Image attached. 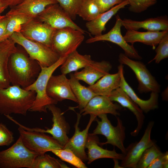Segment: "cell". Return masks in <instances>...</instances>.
<instances>
[{
	"label": "cell",
	"mask_w": 168,
	"mask_h": 168,
	"mask_svg": "<svg viewBox=\"0 0 168 168\" xmlns=\"http://www.w3.org/2000/svg\"><path fill=\"white\" fill-rule=\"evenodd\" d=\"M58 3L55 0H23L19 4L12 7L5 16L34 19L36 18L47 6Z\"/></svg>",
	"instance_id": "cell-17"
},
{
	"label": "cell",
	"mask_w": 168,
	"mask_h": 168,
	"mask_svg": "<svg viewBox=\"0 0 168 168\" xmlns=\"http://www.w3.org/2000/svg\"><path fill=\"white\" fill-rule=\"evenodd\" d=\"M108 97L111 101L116 102L122 106L127 108L135 115L137 125L131 133V135L133 137L138 136L142 128L145 119L142 110L120 87L113 91Z\"/></svg>",
	"instance_id": "cell-19"
},
{
	"label": "cell",
	"mask_w": 168,
	"mask_h": 168,
	"mask_svg": "<svg viewBox=\"0 0 168 168\" xmlns=\"http://www.w3.org/2000/svg\"><path fill=\"white\" fill-rule=\"evenodd\" d=\"M119 61L120 64L128 66L134 72L138 82V90L140 93L160 92V85L142 62L132 60L122 53L119 55Z\"/></svg>",
	"instance_id": "cell-9"
},
{
	"label": "cell",
	"mask_w": 168,
	"mask_h": 168,
	"mask_svg": "<svg viewBox=\"0 0 168 168\" xmlns=\"http://www.w3.org/2000/svg\"><path fill=\"white\" fill-rule=\"evenodd\" d=\"M72 20L77 15L84 0H55Z\"/></svg>",
	"instance_id": "cell-35"
},
{
	"label": "cell",
	"mask_w": 168,
	"mask_h": 168,
	"mask_svg": "<svg viewBox=\"0 0 168 168\" xmlns=\"http://www.w3.org/2000/svg\"><path fill=\"white\" fill-rule=\"evenodd\" d=\"M120 82L121 74L118 69L117 72L107 74L88 87L97 95L108 96L113 91L120 87Z\"/></svg>",
	"instance_id": "cell-27"
},
{
	"label": "cell",
	"mask_w": 168,
	"mask_h": 168,
	"mask_svg": "<svg viewBox=\"0 0 168 168\" xmlns=\"http://www.w3.org/2000/svg\"><path fill=\"white\" fill-rule=\"evenodd\" d=\"M101 13L99 6L94 0H84L77 15L83 20L88 21Z\"/></svg>",
	"instance_id": "cell-31"
},
{
	"label": "cell",
	"mask_w": 168,
	"mask_h": 168,
	"mask_svg": "<svg viewBox=\"0 0 168 168\" xmlns=\"http://www.w3.org/2000/svg\"><path fill=\"white\" fill-rule=\"evenodd\" d=\"M35 92L15 85L0 88V114L26 116L32 105Z\"/></svg>",
	"instance_id": "cell-2"
},
{
	"label": "cell",
	"mask_w": 168,
	"mask_h": 168,
	"mask_svg": "<svg viewBox=\"0 0 168 168\" xmlns=\"http://www.w3.org/2000/svg\"><path fill=\"white\" fill-rule=\"evenodd\" d=\"M77 118L75 125V131L73 136L63 146V148L69 149L72 151L82 161H87V157L85 152L86 143L88 135V132L92 122L95 120L97 116L90 115L89 121L86 128L80 131L79 125L81 115L77 113Z\"/></svg>",
	"instance_id": "cell-16"
},
{
	"label": "cell",
	"mask_w": 168,
	"mask_h": 168,
	"mask_svg": "<svg viewBox=\"0 0 168 168\" xmlns=\"http://www.w3.org/2000/svg\"><path fill=\"white\" fill-rule=\"evenodd\" d=\"M121 22L127 30H137L142 28L149 31L168 30V19L163 17L149 18L142 21L125 18L121 19Z\"/></svg>",
	"instance_id": "cell-24"
},
{
	"label": "cell",
	"mask_w": 168,
	"mask_h": 168,
	"mask_svg": "<svg viewBox=\"0 0 168 168\" xmlns=\"http://www.w3.org/2000/svg\"><path fill=\"white\" fill-rule=\"evenodd\" d=\"M18 131L25 146L38 155L63 148V146L52 137L45 133L26 130L20 126Z\"/></svg>",
	"instance_id": "cell-8"
},
{
	"label": "cell",
	"mask_w": 168,
	"mask_h": 168,
	"mask_svg": "<svg viewBox=\"0 0 168 168\" xmlns=\"http://www.w3.org/2000/svg\"><path fill=\"white\" fill-rule=\"evenodd\" d=\"M125 0H94L99 6L101 13L110 10L114 6L119 4Z\"/></svg>",
	"instance_id": "cell-40"
},
{
	"label": "cell",
	"mask_w": 168,
	"mask_h": 168,
	"mask_svg": "<svg viewBox=\"0 0 168 168\" xmlns=\"http://www.w3.org/2000/svg\"><path fill=\"white\" fill-rule=\"evenodd\" d=\"M21 46L30 57L38 61L41 67H49L57 61L59 56L51 48L25 37L20 31L14 32L9 38Z\"/></svg>",
	"instance_id": "cell-4"
},
{
	"label": "cell",
	"mask_w": 168,
	"mask_h": 168,
	"mask_svg": "<svg viewBox=\"0 0 168 168\" xmlns=\"http://www.w3.org/2000/svg\"><path fill=\"white\" fill-rule=\"evenodd\" d=\"M156 49V55L154 58L150 61V63L155 61L159 63L162 60L168 57V33L161 39Z\"/></svg>",
	"instance_id": "cell-36"
},
{
	"label": "cell",
	"mask_w": 168,
	"mask_h": 168,
	"mask_svg": "<svg viewBox=\"0 0 168 168\" xmlns=\"http://www.w3.org/2000/svg\"><path fill=\"white\" fill-rule=\"evenodd\" d=\"M99 142L96 135L88 134L85 145V148L88 149V164L100 158H110L122 160L124 158L125 155L117 153L114 148L113 150H109L100 147Z\"/></svg>",
	"instance_id": "cell-22"
},
{
	"label": "cell",
	"mask_w": 168,
	"mask_h": 168,
	"mask_svg": "<svg viewBox=\"0 0 168 168\" xmlns=\"http://www.w3.org/2000/svg\"><path fill=\"white\" fill-rule=\"evenodd\" d=\"M38 156L25 146L19 136L12 146L0 151V168H31Z\"/></svg>",
	"instance_id": "cell-5"
},
{
	"label": "cell",
	"mask_w": 168,
	"mask_h": 168,
	"mask_svg": "<svg viewBox=\"0 0 168 168\" xmlns=\"http://www.w3.org/2000/svg\"><path fill=\"white\" fill-rule=\"evenodd\" d=\"M114 162V168H121L122 167L120 166V165L119 164L118 162V160L117 159H113Z\"/></svg>",
	"instance_id": "cell-44"
},
{
	"label": "cell",
	"mask_w": 168,
	"mask_h": 168,
	"mask_svg": "<svg viewBox=\"0 0 168 168\" xmlns=\"http://www.w3.org/2000/svg\"><path fill=\"white\" fill-rule=\"evenodd\" d=\"M47 109L51 111L53 115L52 120L53 124L52 128L50 129L46 128V129H44L38 128H31L21 124L13 118L11 119V120L19 126L25 130L51 134L54 139L63 147L69 139L67 136L70 129L69 124L66 121L63 116V113L55 104L48 105Z\"/></svg>",
	"instance_id": "cell-10"
},
{
	"label": "cell",
	"mask_w": 168,
	"mask_h": 168,
	"mask_svg": "<svg viewBox=\"0 0 168 168\" xmlns=\"http://www.w3.org/2000/svg\"><path fill=\"white\" fill-rule=\"evenodd\" d=\"M118 68L120 70L121 74L120 87L142 111L147 113L151 110L157 108L158 107V93L151 92L150 97L148 100H145L140 99L126 81L124 76L123 65L120 64Z\"/></svg>",
	"instance_id": "cell-21"
},
{
	"label": "cell",
	"mask_w": 168,
	"mask_h": 168,
	"mask_svg": "<svg viewBox=\"0 0 168 168\" xmlns=\"http://www.w3.org/2000/svg\"><path fill=\"white\" fill-rule=\"evenodd\" d=\"M69 81L72 91L78 101L77 108L80 110L84 108L89 101L97 95L88 87L81 84L73 74H71Z\"/></svg>",
	"instance_id": "cell-29"
},
{
	"label": "cell",
	"mask_w": 168,
	"mask_h": 168,
	"mask_svg": "<svg viewBox=\"0 0 168 168\" xmlns=\"http://www.w3.org/2000/svg\"><path fill=\"white\" fill-rule=\"evenodd\" d=\"M112 66L110 62L103 60L92 61L80 72L76 71L73 75L78 80H82L91 86L105 75L108 74Z\"/></svg>",
	"instance_id": "cell-20"
},
{
	"label": "cell",
	"mask_w": 168,
	"mask_h": 168,
	"mask_svg": "<svg viewBox=\"0 0 168 168\" xmlns=\"http://www.w3.org/2000/svg\"><path fill=\"white\" fill-rule=\"evenodd\" d=\"M46 92L48 96L58 102L68 99L78 103L66 75H52L48 81Z\"/></svg>",
	"instance_id": "cell-15"
},
{
	"label": "cell",
	"mask_w": 168,
	"mask_h": 168,
	"mask_svg": "<svg viewBox=\"0 0 168 168\" xmlns=\"http://www.w3.org/2000/svg\"><path fill=\"white\" fill-rule=\"evenodd\" d=\"M60 160L46 153L38 155L35 159L31 168H68Z\"/></svg>",
	"instance_id": "cell-30"
},
{
	"label": "cell",
	"mask_w": 168,
	"mask_h": 168,
	"mask_svg": "<svg viewBox=\"0 0 168 168\" xmlns=\"http://www.w3.org/2000/svg\"><path fill=\"white\" fill-rule=\"evenodd\" d=\"M84 34L70 27L56 29L52 38L51 48L60 57L67 58L82 43Z\"/></svg>",
	"instance_id": "cell-7"
},
{
	"label": "cell",
	"mask_w": 168,
	"mask_h": 168,
	"mask_svg": "<svg viewBox=\"0 0 168 168\" xmlns=\"http://www.w3.org/2000/svg\"><path fill=\"white\" fill-rule=\"evenodd\" d=\"M116 18L114 25L108 33L88 39L86 41V43L90 44L101 41H110L121 47L124 50V54L129 58L138 60L141 59L142 57L139 54L133 45L129 44L122 35L121 28L122 26L120 17L117 15Z\"/></svg>",
	"instance_id": "cell-13"
},
{
	"label": "cell",
	"mask_w": 168,
	"mask_h": 168,
	"mask_svg": "<svg viewBox=\"0 0 168 168\" xmlns=\"http://www.w3.org/2000/svg\"><path fill=\"white\" fill-rule=\"evenodd\" d=\"M168 166V152L167 151L156 157L147 168H167Z\"/></svg>",
	"instance_id": "cell-39"
},
{
	"label": "cell",
	"mask_w": 168,
	"mask_h": 168,
	"mask_svg": "<svg viewBox=\"0 0 168 168\" xmlns=\"http://www.w3.org/2000/svg\"><path fill=\"white\" fill-rule=\"evenodd\" d=\"M8 18L6 16L2 19L0 21V39L4 35L8 22Z\"/></svg>",
	"instance_id": "cell-41"
},
{
	"label": "cell",
	"mask_w": 168,
	"mask_h": 168,
	"mask_svg": "<svg viewBox=\"0 0 168 168\" xmlns=\"http://www.w3.org/2000/svg\"><path fill=\"white\" fill-rule=\"evenodd\" d=\"M98 116L101 120L96 118L95 120L97 125L91 134L103 135L107 139L105 142H99V145L102 146L107 144H111L117 147L125 155L126 148L124 147V142L125 138V128L122 120L119 117H116L117 125L114 127L111 124L107 114H101Z\"/></svg>",
	"instance_id": "cell-6"
},
{
	"label": "cell",
	"mask_w": 168,
	"mask_h": 168,
	"mask_svg": "<svg viewBox=\"0 0 168 168\" xmlns=\"http://www.w3.org/2000/svg\"><path fill=\"white\" fill-rule=\"evenodd\" d=\"M7 68L10 84L24 89L35 82L41 70L38 61L17 48L9 58Z\"/></svg>",
	"instance_id": "cell-1"
},
{
	"label": "cell",
	"mask_w": 168,
	"mask_h": 168,
	"mask_svg": "<svg viewBox=\"0 0 168 168\" xmlns=\"http://www.w3.org/2000/svg\"><path fill=\"white\" fill-rule=\"evenodd\" d=\"M62 160L66 162L77 168H86L85 164L72 151L62 148L51 151Z\"/></svg>",
	"instance_id": "cell-32"
},
{
	"label": "cell",
	"mask_w": 168,
	"mask_h": 168,
	"mask_svg": "<svg viewBox=\"0 0 168 168\" xmlns=\"http://www.w3.org/2000/svg\"><path fill=\"white\" fill-rule=\"evenodd\" d=\"M130 6L129 10L135 13H140L155 4L157 0H127Z\"/></svg>",
	"instance_id": "cell-37"
},
{
	"label": "cell",
	"mask_w": 168,
	"mask_h": 168,
	"mask_svg": "<svg viewBox=\"0 0 168 168\" xmlns=\"http://www.w3.org/2000/svg\"><path fill=\"white\" fill-rule=\"evenodd\" d=\"M58 3L47 6L36 18L55 29L70 27L85 34L86 31L76 24Z\"/></svg>",
	"instance_id": "cell-11"
},
{
	"label": "cell",
	"mask_w": 168,
	"mask_h": 168,
	"mask_svg": "<svg viewBox=\"0 0 168 168\" xmlns=\"http://www.w3.org/2000/svg\"><path fill=\"white\" fill-rule=\"evenodd\" d=\"M7 17L8 18V22L5 31L0 39V42L9 38L14 32L20 31L21 26L31 20L21 16Z\"/></svg>",
	"instance_id": "cell-33"
},
{
	"label": "cell",
	"mask_w": 168,
	"mask_h": 168,
	"mask_svg": "<svg viewBox=\"0 0 168 168\" xmlns=\"http://www.w3.org/2000/svg\"><path fill=\"white\" fill-rule=\"evenodd\" d=\"M162 153L156 143L154 144L143 152L136 168H147L153 160Z\"/></svg>",
	"instance_id": "cell-34"
},
{
	"label": "cell",
	"mask_w": 168,
	"mask_h": 168,
	"mask_svg": "<svg viewBox=\"0 0 168 168\" xmlns=\"http://www.w3.org/2000/svg\"><path fill=\"white\" fill-rule=\"evenodd\" d=\"M121 107L113 103L108 96L96 95L92 98L86 106L80 110L83 115L87 114L96 116L103 114H110L116 116L120 115L118 110Z\"/></svg>",
	"instance_id": "cell-18"
},
{
	"label": "cell",
	"mask_w": 168,
	"mask_h": 168,
	"mask_svg": "<svg viewBox=\"0 0 168 168\" xmlns=\"http://www.w3.org/2000/svg\"><path fill=\"white\" fill-rule=\"evenodd\" d=\"M55 30L35 18L22 25L20 32L27 39L51 48L52 38Z\"/></svg>",
	"instance_id": "cell-14"
},
{
	"label": "cell",
	"mask_w": 168,
	"mask_h": 168,
	"mask_svg": "<svg viewBox=\"0 0 168 168\" xmlns=\"http://www.w3.org/2000/svg\"><path fill=\"white\" fill-rule=\"evenodd\" d=\"M7 5L2 0H0V14L8 7Z\"/></svg>",
	"instance_id": "cell-43"
},
{
	"label": "cell",
	"mask_w": 168,
	"mask_h": 168,
	"mask_svg": "<svg viewBox=\"0 0 168 168\" xmlns=\"http://www.w3.org/2000/svg\"><path fill=\"white\" fill-rule=\"evenodd\" d=\"M14 140L12 132L4 124L0 123V146H8Z\"/></svg>",
	"instance_id": "cell-38"
},
{
	"label": "cell",
	"mask_w": 168,
	"mask_h": 168,
	"mask_svg": "<svg viewBox=\"0 0 168 168\" xmlns=\"http://www.w3.org/2000/svg\"><path fill=\"white\" fill-rule=\"evenodd\" d=\"M5 17V16H1L0 14V21H1V20L3 19Z\"/></svg>",
	"instance_id": "cell-45"
},
{
	"label": "cell",
	"mask_w": 168,
	"mask_h": 168,
	"mask_svg": "<svg viewBox=\"0 0 168 168\" xmlns=\"http://www.w3.org/2000/svg\"><path fill=\"white\" fill-rule=\"evenodd\" d=\"M66 58L60 57L58 60L49 67H41V70L35 82L24 88L35 91L36 96L35 101L29 111L47 113V106L50 104H57L58 102L47 95L46 89L48 81L54 71L66 60Z\"/></svg>",
	"instance_id": "cell-3"
},
{
	"label": "cell",
	"mask_w": 168,
	"mask_h": 168,
	"mask_svg": "<svg viewBox=\"0 0 168 168\" xmlns=\"http://www.w3.org/2000/svg\"><path fill=\"white\" fill-rule=\"evenodd\" d=\"M15 44L10 38L0 42V88L10 86L7 66L10 56L17 50Z\"/></svg>",
	"instance_id": "cell-23"
},
{
	"label": "cell",
	"mask_w": 168,
	"mask_h": 168,
	"mask_svg": "<svg viewBox=\"0 0 168 168\" xmlns=\"http://www.w3.org/2000/svg\"><path fill=\"white\" fill-rule=\"evenodd\" d=\"M8 6L12 7L21 3L23 0H2Z\"/></svg>",
	"instance_id": "cell-42"
},
{
	"label": "cell",
	"mask_w": 168,
	"mask_h": 168,
	"mask_svg": "<svg viewBox=\"0 0 168 168\" xmlns=\"http://www.w3.org/2000/svg\"><path fill=\"white\" fill-rule=\"evenodd\" d=\"M167 33L168 30L142 32L128 30L124 37L127 43H130L131 44L139 42L151 46L155 49L161 39Z\"/></svg>",
	"instance_id": "cell-25"
},
{
	"label": "cell",
	"mask_w": 168,
	"mask_h": 168,
	"mask_svg": "<svg viewBox=\"0 0 168 168\" xmlns=\"http://www.w3.org/2000/svg\"><path fill=\"white\" fill-rule=\"evenodd\" d=\"M129 4L127 0L112 7L109 10L100 14L94 19L87 21L86 26L89 32L95 36L102 34L105 30L106 24L111 18L120 9Z\"/></svg>",
	"instance_id": "cell-26"
},
{
	"label": "cell",
	"mask_w": 168,
	"mask_h": 168,
	"mask_svg": "<svg viewBox=\"0 0 168 168\" xmlns=\"http://www.w3.org/2000/svg\"><path fill=\"white\" fill-rule=\"evenodd\" d=\"M154 122H149L144 133L138 142L133 143L126 148V153L122 160L120 166L122 168H136L142 154L147 148L155 143L151 138V134Z\"/></svg>",
	"instance_id": "cell-12"
},
{
	"label": "cell",
	"mask_w": 168,
	"mask_h": 168,
	"mask_svg": "<svg viewBox=\"0 0 168 168\" xmlns=\"http://www.w3.org/2000/svg\"><path fill=\"white\" fill-rule=\"evenodd\" d=\"M92 61L90 55L81 54L76 50L69 55L60 66L61 72L62 74L66 75L71 72H76L85 67Z\"/></svg>",
	"instance_id": "cell-28"
}]
</instances>
